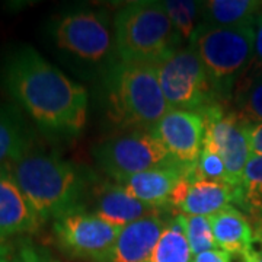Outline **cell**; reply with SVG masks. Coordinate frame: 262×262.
I'll list each match as a JSON object with an SVG mask.
<instances>
[{
    "label": "cell",
    "mask_w": 262,
    "mask_h": 262,
    "mask_svg": "<svg viewBox=\"0 0 262 262\" xmlns=\"http://www.w3.org/2000/svg\"><path fill=\"white\" fill-rule=\"evenodd\" d=\"M0 83L46 136L73 139L88 122V89L31 46H19L5 54Z\"/></svg>",
    "instance_id": "6da1fadb"
},
{
    "label": "cell",
    "mask_w": 262,
    "mask_h": 262,
    "mask_svg": "<svg viewBox=\"0 0 262 262\" xmlns=\"http://www.w3.org/2000/svg\"><path fill=\"white\" fill-rule=\"evenodd\" d=\"M9 168L42 223L82 208L98 178L91 169L39 151H31Z\"/></svg>",
    "instance_id": "7a4b0ae2"
},
{
    "label": "cell",
    "mask_w": 262,
    "mask_h": 262,
    "mask_svg": "<svg viewBox=\"0 0 262 262\" xmlns=\"http://www.w3.org/2000/svg\"><path fill=\"white\" fill-rule=\"evenodd\" d=\"M99 80L106 115L120 131L151 130L172 110L155 67L118 61Z\"/></svg>",
    "instance_id": "3957f363"
},
{
    "label": "cell",
    "mask_w": 262,
    "mask_h": 262,
    "mask_svg": "<svg viewBox=\"0 0 262 262\" xmlns=\"http://www.w3.org/2000/svg\"><path fill=\"white\" fill-rule=\"evenodd\" d=\"M53 46L84 79H101L115 63L114 22L102 9H75L48 25Z\"/></svg>",
    "instance_id": "277c9868"
},
{
    "label": "cell",
    "mask_w": 262,
    "mask_h": 262,
    "mask_svg": "<svg viewBox=\"0 0 262 262\" xmlns=\"http://www.w3.org/2000/svg\"><path fill=\"white\" fill-rule=\"evenodd\" d=\"M113 22L115 51L122 63L156 67L182 47L163 2L125 3Z\"/></svg>",
    "instance_id": "5b68a950"
},
{
    "label": "cell",
    "mask_w": 262,
    "mask_h": 262,
    "mask_svg": "<svg viewBox=\"0 0 262 262\" xmlns=\"http://www.w3.org/2000/svg\"><path fill=\"white\" fill-rule=\"evenodd\" d=\"M253 24L233 28H207L200 25L189 42L206 70L219 103L233 98L239 80L252 64Z\"/></svg>",
    "instance_id": "8992f818"
},
{
    "label": "cell",
    "mask_w": 262,
    "mask_h": 262,
    "mask_svg": "<svg viewBox=\"0 0 262 262\" xmlns=\"http://www.w3.org/2000/svg\"><path fill=\"white\" fill-rule=\"evenodd\" d=\"M94 159L115 182L150 169L179 166L151 130L121 131L106 137L94 147Z\"/></svg>",
    "instance_id": "52a82bcc"
},
{
    "label": "cell",
    "mask_w": 262,
    "mask_h": 262,
    "mask_svg": "<svg viewBox=\"0 0 262 262\" xmlns=\"http://www.w3.org/2000/svg\"><path fill=\"white\" fill-rule=\"evenodd\" d=\"M155 69L160 89L172 110L201 113L217 103L206 70L191 46L175 50Z\"/></svg>",
    "instance_id": "ba28073f"
},
{
    "label": "cell",
    "mask_w": 262,
    "mask_h": 262,
    "mask_svg": "<svg viewBox=\"0 0 262 262\" xmlns=\"http://www.w3.org/2000/svg\"><path fill=\"white\" fill-rule=\"evenodd\" d=\"M200 114L206 124L204 143L219 151L230 185L237 188L242 184L245 168L251 160V124L245 121L236 111H225L219 102L207 106Z\"/></svg>",
    "instance_id": "9c48e42d"
},
{
    "label": "cell",
    "mask_w": 262,
    "mask_h": 262,
    "mask_svg": "<svg viewBox=\"0 0 262 262\" xmlns=\"http://www.w3.org/2000/svg\"><path fill=\"white\" fill-rule=\"evenodd\" d=\"M121 229L83 208L73 210L53 222L54 239L66 253L94 262H99L106 255Z\"/></svg>",
    "instance_id": "30bf717a"
},
{
    "label": "cell",
    "mask_w": 262,
    "mask_h": 262,
    "mask_svg": "<svg viewBox=\"0 0 262 262\" xmlns=\"http://www.w3.org/2000/svg\"><path fill=\"white\" fill-rule=\"evenodd\" d=\"M173 162L184 169H194L204 143L206 124L200 113L170 110L153 128Z\"/></svg>",
    "instance_id": "8fae6325"
},
{
    "label": "cell",
    "mask_w": 262,
    "mask_h": 262,
    "mask_svg": "<svg viewBox=\"0 0 262 262\" xmlns=\"http://www.w3.org/2000/svg\"><path fill=\"white\" fill-rule=\"evenodd\" d=\"M82 208L118 227L166 211L137 200L118 182L101 178H96L91 187Z\"/></svg>",
    "instance_id": "7c38bea8"
},
{
    "label": "cell",
    "mask_w": 262,
    "mask_h": 262,
    "mask_svg": "<svg viewBox=\"0 0 262 262\" xmlns=\"http://www.w3.org/2000/svg\"><path fill=\"white\" fill-rule=\"evenodd\" d=\"M236 203L237 188L201 178L194 169L182 175L170 196V207L188 215L210 217Z\"/></svg>",
    "instance_id": "4fadbf2b"
},
{
    "label": "cell",
    "mask_w": 262,
    "mask_h": 262,
    "mask_svg": "<svg viewBox=\"0 0 262 262\" xmlns=\"http://www.w3.org/2000/svg\"><path fill=\"white\" fill-rule=\"evenodd\" d=\"M42 225L9 166L0 168V241L35 233Z\"/></svg>",
    "instance_id": "5bb4252c"
},
{
    "label": "cell",
    "mask_w": 262,
    "mask_h": 262,
    "mask_svg": "<svg viewBox=\"0 0 262 262\" xmlns=\"http://www.w3.org/2000/svg\"><path fill=\"white\" fill-rule=\"evenodd\" d=\"M168 219L156 214L122 227L118 237L99 262H150Z\"/></svg>",
    "instance_id": "9a60e30c"
},
{
    "label": "cell",
    "mask_w": 262,
    "mask_h": 262,
    "mask_svg": "<svg viewBox=\"0 0 262 262\" xmlns=\"http://www.w3.org/2000/svg\"><path fill=\"white\" fill-rule=\"evenodd\" d=\"M187 170L189 169L181 166L150 169L121 179L118 184L143 203L166 210V207H170L173 189Z\"/></svg>",
    "instance_id": "2e32d148"
},
{
    "label": "cell",
    "mask_w": 262,
    "mask_h": 262,
    "mask_svg": "<svg viewBox=\"0 0 262 262\" xmlns=\"http://www.w3.org/2000/svg\"><path fill=\"white\" fill-rule=\"evenodd\" d=\"M34 151V136L16 106L0 105V168Z\"/></svg>",
    "instance_id": "e0dca14e"
},
{
    "label": "cell",
    "mask_w": 262,
    "mask_h": 262,
    "mask_svg": "<svg viewBox=\"0 0 262 262\" xmlns=\"http://www.w3.org/2000/svg\"><path fill=\"white\" fill-rule=\"evenodd\" d=\"M262 2L256 0H210L201 6V27L233 28L253 24L261 10Z\"/></svg>",
    "instance_id": "ac0fdd59"
},
{
    "label": "cell",
    "mask_w": 262,
    "mask_h": 262,
    "mask_svg": "<svg viewBox=\"0 0 262 262\" xmlns=\"http://www.w3.org/2000/svg\"><path fill=\"white\" fill-rule=\"evenodd\" d=\"M215 244L223 251L249 249L253 242L252 227L248 219L233 206L208 217Z\"/></svg>",
    "instance_id": "d6986e66"
},
{
    "label": "cell",
    "mask_w": 262,
    "mask_h": 262,
    "mask_svg": "<svg viewBox=\"0 0 262 262\" xmlns=\"http://www.w3.org/2000/svg\"><path fill=\"white\" fill-rule=\"evenodd\" d=\"M236 113L251 125L262 124V70L249 67L233 94Z\"/></svg>",
    "instance_id": "ffe728a7"
},
{
    "label": "cell",
    "mask_w": 262,
    "mask_h": 262,
    "mask_svg": "<svg viewBox=\"0 0 262 262\" xmlns=\"http://www.w3.org/2000/svg\"><path fill=\"white\" fill-rule=\"evenodd\" d=\"M192 251L177 214L168 219L150 262H191Z\"/></svg>",
    "instance_id": "44dd1931"
},
{
    "label": "cell",
    "mask_w": 262,
    "mask_h": 262,
    "mask_svg": "<svg viewBox=\"0 0 262 262\" xmlns=\"http://www.w3.org/2000/svg\"><path fill=\"white\" fill-rule=\"evenodd\" d=\"M237 206L256 220H262V156L249 160L242 184L237 187Z\"/></svg>",
    "instance_id": "7402d4cb"
},
{
    "label": "cell",
    "mask_w": 262,
    "mask_h": 262,
    "mask_svg": "<svg viewBox=\"0 0 262 262\" xmlns=\"http://www.w3.org/2000/svg\"><path fill=\"white\" fill-rule=\"evenodd\" d=\"M165 8L168 10L169 18L172 20V25L178 34L179 41L184 47V42H191V39L196 32V29L201 24V6L203 2H163Z\"/></svg>",
    "instance_id": "603a6c76"
},
{
    "label": "cell",
    "mask_w": 262,
    "mask_h": 262,
    "mask_svg": "<svg viewBox=\"0 0 262 262\" xmlns=\"http://www.w3.org/2000/svg\"><path fill=\"white\" fill-rule=\"evenodd\" d=\"M179 223L184 227V232L188 239V244L191 246L192 255H198L206 251L217 249L213 229L210 225L208 217L204 215H188L178 213ZM220 249V248H219Z\"/></svg>",
    "instance_id": "cb8c5ba5"
},
{
    "label": "cell",
    "mask_w": 262,
    "mask_h": 262,
    "mask_svg": "<svg viewBox=\"0 0 262 262\" xmlns=\"http://www.w3.org/2000/svg\"><path fill=\"white\" fill-rule=\"evenodd\" d=\"M194 170L201 178L214 181V182H225L230 185L223 159L220 158L219 151L210 144L203 143V151Z\"/></svg>",
    "instance_id": "d4e9b609"
},
{
    "label": "cell",
    "mask_w": 262,
    "mask_h": 262,
    "mask_svg": "<svg viewBox=\"0 0 262 262\" xmlns=\"http://www.w3.org/2000/svg\"><path fill=\"white\" fill-rule=\"evenodd\" d=\"M16 262H58L50 253L31 242H20L16 248Z\"/></svg>",
    "instance_id": "484cf974"
},
{
    "label": "cell",
    "mask_w": 262,
    "mask_h": 262,
    "mask_svg": "<svg viewBox=\"0 0 262 262\" xmlns=\"http://www.w3.org/2000/svg\"><path fill=\"white\" fill-rule=\"evenodd\" d=\"M255 31V44H253V61L252 67L262 70V13L258 15L253 24Z\"/></svg>",
    "instance_id": "4316f807"
},
{
    "label": "cell",
    "mask_w": 262,
    "mask_h": 262,
    "mask_svg": "<svg viewBox=\"0 0 262 262\" xmlns=\"http://www.w3.org/2000/svg\"><path fill=\"white\" fill-rule=\"evenodd\" d=\"M249 146L251 159L262 156V124L249 127Z\"/></svg>",
    "instance_id": "83f0119b"
},
{
    "label": "cell",
    "mask_w": 262,
    "mask_h": 262,
    "mask_svg": "<svg viewBox=\"0 0 262 262\" xmlns=\"http://www.w3.org/2000/svg\"><path fill=\"white\" fill-rule=\"evenodd\" d=\"M191 262H226L225 251L219 249V248L211 249V251H206V252L194 255Z\"/></svg>",
    "instance_id": "f1b7e54d"
},
{
    "label": "cell",
    "mask_w": 262,
    "mask_h": 262,
    "mask_svg": "<svg viewBox=\"0 0 262 262\" xmlns=\"http://www.w3.org/2000/svg\"><path fill=\"white\" fill-rule=\"evenodd\" d=\"M226 262H252V255L249 249L225 251Z\"/></svg>",
    "instance_id": "f546056e"
},
{
    "label": "cell",
    "mask_w": 262,
    "mask_h": 262,
    "mask_svg": "<svg viewBox=\"0 0 262 262\" xmlns=\"http://www.w3.org/2000/svg\"><path fill=\"white\" fill-rule=\"evenodd\" d=\"M0 262H16V249L0 241Z\"/></svg>",
    "instance_id": "4dcf8cb0"
},
{
    "label": "cell",
    "mask_w": 262,
    "mask_h": 262,
    "mask_svg": "<svg viewBox=\"0 0 262 262\" xmlns=\"http://www.w3.org/2000/svg\"><path fill=\"white\" fill-rule=\"evenodd\" d=\"M249 251L252 255V262H262V233L256 234L253 237V242L249 246Z\"/></svg>",
    "instance_id": "1f68e13d"
},
{
    "label": "cell",
    "mask_w": 262,
    "mask_h": 262,
    "mask_svg": "<svg viewBox=\"0 0 262 262\" xmlns=\"http://www.w3.org/2000/svg\"><path fill=\"white\" fill-rule=\"evenodd\" d=\"M259 233H262V232H259Z\"/></svg>",
    "instance_id": "d6a6232c"
}]
</instances>
